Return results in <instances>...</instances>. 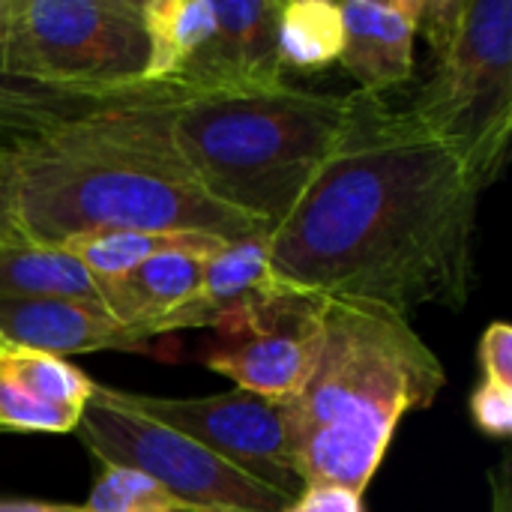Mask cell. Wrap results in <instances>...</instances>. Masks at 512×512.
Masks as SVG:
<instances>
[{"label":"cell","instance_id":"2","mask_svg":"<svg viewBox=\"0 0 512 512\" xmlns=\"http://www.w3.org/2000/svg\"><path fill=\"white\" fill-rule=\"evenodd\" d=\"M177 99L171 87L144 84L3 144L6 231L42 246L99 228L204 234L225 243L267 237L261 222L228 210L195 180L171 129Z\"/></svg>","mask_w":512,"mask_h":512},{"label":"cell","instance_id":"14","mask_svg":"<svg viewBox=\"0 0 512 512\" xmlns=\"http://www.w3.org/2000/svg\"><path fill=\"white\" fill-rule=\"evenodd\" d=\"M279 285L282 282L273 276L270 267L267 237H246V240L225 243L207 258L198 291L159 324L156 336H168L177 330L219 327L225 318L267 297Z\"/></svg>","mask_w":512,"mask_h":512},{"label":"cell","instance_id":"17","mask_svg":"<svg viewBox=\"0 0 512 512\" xmlns=\"http://www.w3.org/2000/svg\"><path fill=\"white\" fill-rule=\"evenodd\" d=\"M225 240L204 237V234H156V231H129V228H99L87 234H75L60 249H66L72 258H78L87 273L99 279H114L123 276L144 261L174 252V249H204V246H219Z\"/></svg>","mask_w":512,"mask_h":512},{"label":"cell","instance_id":"9","mask_svg":"<svg viewBox=\"0 0 512 512\" xmlns=\"http://www.w3.org/2000/svg\"><path fill=\"white\" fill-rule=\"evenodd\" d=\"M111 393L138 414L198 441L228 465L276 489L279 495L294 501L303 492V480L297 477L291 459L288 429L279 402L252 396L246 390L189 399L141 396L126 390Z\"/></svg>","mask_w":512,"mask_h":512},{"label":"cell","instance_id":"8","mask_svg":"<svg viewBox=\"0 0 512 512\" xmlns=\"http://www.w3.org/2000/svg\"><path fill=\"white\" fill-rule=\"evenodd\" d=\"M324 309V297L279 285L213 327L219 330V345L204 354V366L234 381V390L288 402L303 390L318 363Z\"/></svg>","mask_w":512,"mask_h":512},{"label":"cell","instance_id":"24","mask_svg":"<svg viewBox=\"0 0 512 512\" xmlns=\"http://www.w3.org/2000/svg\"><path fill=\"white\" fill-rule=\"evenodd\" d=\"M480 372L483 381L512 387V327L504 321H495L483 330L480 336Z\"/></svg>","mask_w":512,"mask_h":512},{"label":"cell","instance_id":"21","mask_svg":"<svg viewBox=\"0 0 512 512\" xmlns=\"http://www.w3.org/2000/svg\"><path fill=\"white\" fill-rule=\"evenodd\" d=\"M87 512H192L171 492L141 471L105 465L87 504Z\"/></svg>","mask_w":512,"mask_h":512},{"label":"cell","instance_id":"18","mask_svg":"<svg viewBox=\"0 0 512 512\" xmlns=\"http://www.w3.org/2000/svg\"><path fill=\"white\" fill-rule=\"evenodd\" d=\"M345 42L342 6L333 0H288L279 6L276 48L285 69H324Z\"/></svg>","mask_w":512,"mask_h":512},{"label":"cell","instance_id":"20","mask_svg":"<svg viewBox=\"0 0 512 512\" xmlns=\"http://www.w3.org/2000/svg\"><path fill=\"white\" fill-rule=\"evenodd\" d=\"M96 102L102 99L48 90L30 81H18L0 69V132L9 135V141L39 135L51 129L54 123H63Z\"/></svg>","mask_w":512,"mask_h":512},{"label":"cell","instance_id":"4","mask_svg":"<svg viewBox=\"0 0 512 512\" xmlns=\"http://www.w3.org/2000/svg\"><path fill=\"white\" fill-rule=\"evenodd\" d=\"M345 114L342 93L279 84L180 96L171 129L207 195L273 231L333 153Z\"/></svg>","mask_w":512,"mask_h":512},{"label":"cell","instance_id":"27","mask_svg":"<svg viewBox=\"0 0 512 512\" xmlns=\"http://www.w3.org/2000/svg\"><path fill=\"white\" fill-rule=\"evenodd\" d=\"M3 234H9V231H6V222H3V216H0V237H3Z\"/></svg>","mask_w":512,"mask_h":512},{"label":"cell","instance_id":"16","mask_svg":"<svg viewBox=\"0 0 512 512\" xmlns=\"http://www.w3.org/2000/svg\"><path fill=\"white\" fill-rule=\"evenodd\" d=\"M147 87H168L216 24V0H144Z\"/></svg>","mask_w":512,"mask_h":512},{"label":"cell","instance_id":"11","mask_svg":"<svg viewBox=\"0 0 512 512\" xmlns=\"http://www.w3.org/2000/svg\"><path fill=\"white\" fill-rule=\"evenodd\" d=\"M0 342L51 357L96 351H150V339L123 327L99 300H0Z\"/></svg>","mask_w":512,"mask_h":512},{"label":"cell","instance_id":"7","mask_svg":"<svg viewBox=\"0 0 512 512\" xmlns=\"http://www.w3.org/2000/svg\"><path fill=\"white\" fill-rule=\"evenodd\" d=\"M75 432L102 465L141 471L192 512H285L291 504L198 441L123 405L102 384L93 387Z\"/></svg>","mask_w":512,"mask_h":512},{"label":"cell","instance_id":"29","mask_svg":"<svg viewBox=\"0 0 512 512\" xmlns=\"http://www.w3.org/2000/svg\"><path fill=\"white\" fill-rule=\"evenodd\" d=\"M0 345H3V342H0Z\"/></svg>","mask_w":512,"mask_h":512},{"label":"cell","instance_id":"19","mask_svg":"<svg viewBox=\"0 0 512 512\" xmlns=\"http://www.w3.org/2000/svg\"><path fill=\"white\" fill-rule=\"evenodd\" d=\"M0 369L18 387H24L30 396H36L72 417H81V411L87 408L93 387H96L69 360L51 357L42 351H30V348H15V345H0Z\"/></svg>","mask_w":512,"mask_h":512},{"label":"cell","instance_id":"13","mask_svg":"<svg viewBox=\"0 0 512 512\" xmlns=\"http://www.w3.org/2000/svg\"><path fill=\"white\" fill-rule=\"evenodd\" d=\"M219 246L162 252L123 276L99 279L96 282L99 303L108 309L114 321L153 339L159 324L198 291L204 264Z\"/></svg>","mask_w":512,"mask_h":512},{"label":"cell","instance_id":"1","mask_svg":"<svg viewBox=\"0 0 512 512\" xmlns=\"http://www.w3.org/2000/svg\"><path fill=\"white\" fill-rule=\"evenodd\" d=\"M480 192L465 159L408 108L354 90L333 153L267 234L273 276L402 318L423 306L462 309Z\"/></svg>","mask_w":512,"mask_h":512},{"label":"cell","instance_id":"23","mask_svg":"<svg viewBox=\"0 0 512 512\" xmlns=\"http://www.w3.org/2000/svg\"><path fill=\"white\" fill-rule=\"evenodd\" d=\"M471 417L477 429L489 438H510L512 432V387H501L492 381H480L471 393Z\"/></svg>","mask_w":512,"mask_h":512},{"label":"cell","instance_id":"26","mask_svg":"<svg viewBox=\"0 0 512 512\" xmlns=\"http://www.w3.org/2000/svg\"><path fill=\"white\" fill-rule=\"evenodd\" d=\"M0 512H87L72 504H45V501H0Z\"/></svg>","mask_w":512,"mask_h":512},{"label":"cell","instance_id":"6","mask_svg":"<svg viewBox=\"0 0 512 512\" xmlns=\"http://www.w3.org/2000/svg\"><path fill=\"white\" fill-rule=\"evenodd\" d=\"M0 69L48 90L111 99L144 87L135 0H0Z\"/></svg>","mask_w":512,"mask_h":512},{"label":"cell","instance_id":"10","mask_svg":"<svg viewBox=\"0 0 512 512\" xmlns=\"http://www.w3.org/2000/svg\"><path fill=\"white\" fill-rule=\"evenodd\" d=\"M282 0H216V24L168 84L180 96L252 93L285 84L276 48Z\"/></svg>","mask_w":512,"mask_h":512},{"label":"cell","instance_id":"5","mask_svg":"<svg viewBox=\"0 0 512 512\" xmlns=\"http://www.w3.org/2000/svg\"><path fill=\"white\" fill-rule=\"evenodd\" d=\"M435 69L408 108L480 186L495 183L512 135V0H423Z\"/></svg>","mask_w":512,"mask_h":512},{"label":"cell","instance_id":"28","mask_svg":"<svg viewBox=\"0 0 512 512\" xmlns=\"http://www.w3.org/2000/svg\"><path fill=\"white\" fill-rule=\"evenodd\" d=\"M0 177H3V144H0Z\"/></svg>","mask_w":512,"mask_h":512},{"label":"cell","instance_id":"15","mask_svg":"<svg viewBox=\"0 0 512 512\" xmlns=\"http://www.w3.org/2000/svg\"><path fill=\"white\" fill-rule=\"evenodd\" d=\"M75 297L99 300L96 279L60 246L27 243L12 234L0 237V300Z\"/></svg>","mask_w":512,"mask_h":512},{"label":"cell","instance_id":"22","mask_svg":"<svg viewBox=\"0 0 512 512\" xmlns=\"http://www.w3.org/2000/svg\"><path fill=\"white\" fill-rule=\"evenodd\" d=\"M81 417H72L18 387L0 369V432H42V435H69L75 432Z\"/></svg>","mask_w":512,"mask_h":512},{"label":"cell","instance_id":"3","mask_svg":"<svg viewBox=\"0 0 512 512\" xmlns=\"http://www.w3.org/2000/svg\"><path fill=\"white\" fill-rule=\"evenodd\" d=\"M447 387L438 354L408 318L327 300L324 345L303 390L279 402L297 477L306 486L369 489L402 417Z\"/></svg>","mask_w":512,"mask_h":512},{"label":"cell","instance_id":"12","mask_svg":"<svg viewBox=\"0 0 512 512\" xmlns=\"http://www.w3.org/2000/svg\"><path fill=\"white\" fill-rule=\"evenodd\" d=\"M339 6L345 24L339 63L357 90L381 96L411 81L423 0H348Z\"/></svg>","mask_w":512,"mask_h":512},{"label":"cell","instance_id":"25","mask_svg":"<svg viewBox=\"0 0 512 512\" xmlns=\"http://www.w3.org/2000/svg\"><path fill=\"white\" fill-rule=\"evenodd\" d=\"M285 512H366L363 495L342 486H306Z\"/></svg>","mask_w":512,"mask_h":512}]
</instances>
